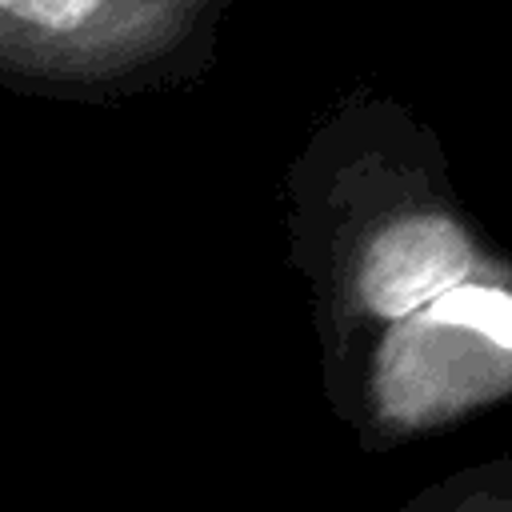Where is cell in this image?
<instances>
[{"label":"cell","mask_w":512,"mask_h":512,"mask_svg":"<svg viewBox=\"0 0 512 512\" xmlns=\"http://www.w3.org/2000/svg\"><path fill=\"white\" fill-rule=\"evenodd\" d=\"M476 268L468 228L444 208H408L368 232L348 292L364 316L404 320L452 292Z\"/></svg>","instance_id":"obj_1"},{"label":"cell","mask_w":512,"mask_h":512,"mask_svg":"<svg viewBox=\"0 0 512 512\" xmlns=\"http://www.w3.org/2000/svg\"><path fill=\"white\" fill-rule=\"evenodd\" d=\"M420 312L432 316V320H444V324H460L472 336H480L492 348L512 356V292L500 288V284L464 280Z\"/></svg>","instance_id":"obj_2"},{"label":"cell","mask_w":512,"mask_h":512,"mask_svg":"<svg viewBox=\"0 0 512 512\" xmlns=\"http://www.w3.org/2000/svg\"><path fill=\"white\" fill-rule=\"evenodd\" d=\"M436 512H512V496H500V492H488L480 488L476 496L452 504V508H436Z\"/></svg>","instance_id":"obj_3"}]
</instances>
